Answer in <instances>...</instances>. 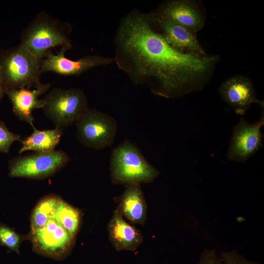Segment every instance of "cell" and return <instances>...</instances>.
<instances>
[{"label":"cell","instance_id":"obj_1","mask_svg":"<svg viewBox=\"0 0 264 264\" xmlns=\"http://www.w3.org/2000/svg\"><path fill=\"white\" fill-rule=\"evenodd\" d=\"M117 41L120 58H124V63L129 64L123 69L132 70L135 83L153 80L156 85L152 91L166 97L181 93L187 84L207 71L216 59L174 49L152 29L148 18L138 14L124 19Z\"/></svg>","mask_w":264,"mask_h":264},{"label":"cell","instance_id":"obj_2","mask_svg":"<svg viewBox=\"0 0 264 264\" xmlns=\"http://www.w3.org/2000/svg\"><path fill=\"white\" fill-rule=\"evenodd\" d=\"M71 25L45 11L39 13L21 33L20 45L42 60L44 53L55 46H72Z\"/></svg>","mask_w":264,"mask_h":264},{"label":"cell","instance_id":"obj_3","mask_svg":"<svg viewBox=\"0 0 264 264\" xmlns=\"http://www.w3.org/2000/svg\"><path fill=\"white\" fill-rule=\"evenodd\" d=\"M111 182L125 186L132 183H150L159 176V172L151 165L137 146L129 139L114 148L110 163Z\"/></svg>","mask_w":264,"mask_h":264},{"label":"cell","instance_id":"obj_4","mask_svg":"<svg viewBox=\"0 0 264 264\" xmlns=\"http://www.w3.org/2000/svg\"><path fill=\"white\" fill-rule=\"evenodd\" d=\"M41 60L20 44L0 47V78L5 90L31 88L41 81Z\"/></svg>","mask_w":264,"mask_h":264},{"label":"cell","instance_id":"obj_5","mask_svg":"<svg viewBox=\"0 0 264 264\" xmlns=\"http://www.w3.org/2000/svg\"><path fill=\"white\" fill-rule=\"evenodd\" d=\"M44 100V112L56 128L63 129L75 123L88 108L84 92L76 88H50Z\"/></svg>","mask_w":264,"mask_h":264},{"label":"cell","instance_id":"obj_6","mask_svg":"<svg viewBox=\"0 0 264 264\" xmlns=\"http://www.w3.org/2000/svg\"><path fill=\"white\" fill-rule=\"evenodd\" d=\"M75 123L77 138L86 147L100 150L111 146L115 140L116 120L95 109L88 107Z\"/></svg>","mask_w":264,"mask_h":264},{"label":"cell","instance_id":"obj_7","mask_svg":"<svg viewBox=\"0 0 264 264\" xmlns=\"http://www.w3.org/2000/svg\"><path fill=\"white\" fill-rule=\"evenodd\" d=\"M69 159L65 152L56 150L19 155L9 161V176L30 179L46 178L63 168Z\"/></svg>","mask_w":264,"mask_h":264},{"label":"cell","instance_id":"obj_8","mask_svg":"<svg viewBox=\"0 0 264 264\" xmlns=\"http://www.w3.org/2000/svg\"><path fill=\"white\" fill-rule=\"evenodd\" d=\"M31 238L37 252L60 259L69 254L75 237L54 220L50 219L42 228L31 231Z\"/></svg>","mask_w":264,"mask_h":264},{"label":"cell","instance_id":"obj_9","mask_svg":"<svg viewBox=\"0 0 264 264\" xmlns=\"http://www.w3.org/2000/svg\"><path fill=\"white\" fill-rule=\"evenodd\" d=\"M264 125V113L254 123L241 118L233 129L227 153L228 159L243 163L253 156L263 145L261 129Z\"/></svg>","mask_w":264,"mask_h":264},{"label":"cell","instance_id":"obj_10","mask_svg":"<svg viewBox=\"0 0 264 264\" xmlns=\"http://www.w3.org/2000/svg\"><path fill=\"white\" fill-rule=\"evenodd\" d=\"M72 46L61 47L57 54L51 49L47 51L41 61L40 72H52L63 75H79L87 70L100 66L110 64L113 59L99 55H88L77 60L66 58L65 52Z\"/></svg>","mask_w":264,"mask_h":264},{"label":"cell","instance_id":"obj_11","mask_svg":"<svg viewBox=\"0 0 264 264\" xmlns=\"http://www.w3.org/2000/svg\"><path fill=\"white\" fill-rule=\"evenodd\" d=\"M51 86L49 83L40 82L33 89L21 88L5 90V94L12 103L15 115L20 120L30 124L33 129L35 127L32 111L36 109H43L44 100L39 99V97L47 92Z\"/></svg>","mask_w":264,"mask_h":264},{"label":"cell","instance_id":"obj_12","mask_svg":"<svg viewBox=\"0 0 264 264\" xmlns=\"http://www.w3.org/2000/svg\"><path fill=\"white\" fill-rule=\"evenodd\" d=\"M220 93L223 100L239 115H243L253 103L263 106L256 97L251 82L244 76H236L224 81L220 88Z\"/></svg>","mask_w":264,"mask_h":264},{"label":"cell","instance_id":"obj_13","mask_svg":"<svg viewBox=\"0 0 264 264\" xmlns=\"http://www.w3.org/2000/svg\"><path fill=\"white\" fill-rule=\"evenodd\" d=\"M109 240L117 251H134L143 242L141 231L127 221L117 208L108 223Z\"/></svg>","mask_w":264,"mask_h":264},{"label":"cell","instance_id":"obj_14","mask_svg":"<svg viewBox=\"0 0 264 264\" xmlns=\"http://www.w3.org/2000/svg\"><path fill=\"white\" fill-rule=\"evenodd\" d=\"M158 22L163 30V38L173 48L199 56L204 54L195 33L161 14L158 17Z\"/></svg>","mask_w":264,"mask_h":264},{"label":"cell","instance_id":"obj_15","mask_svg":"<svg viewBox=\"0 0 264 264\" xmlns=\"http://www.w3.org/2000/svg\"><path fill=\"white\" fill-rule=\"evenodd\" d=\"M125 186L117 208L130 223L143 225L147 220V206L141 184L132 183Z\"/></svg>","mask_w":264,"mask_h":264},{"label":"cell","instance_id":"obj_16","mask_svg":"<svg viewBox=\"0 0 264 264\" xmlns=\"http://www.w3.org/2000/svg\"><path fill=\"white\" fill-rule=\"evenodd\" d=\"M161 14L195 33L203 25V18L199 10L188 0L168 2Z\"/></svg>","mask_w":264,"mask_h":264},{"label":"cell","instance_id":"obj_17","mask_svg":"<svg viewBox=\"0 0 264 264\" xmlns=\"http://www.w3.org/2000/svg\"><path fill=\"white\" fill-rule=\"evenodd\" d=\"M28 136L20 141L22 146L19 153L25 151L34 153H46L52 151L59 144L63 135V129L56 128L52 130H39L36 128Z\"/></svg>","mask_w":264,"mask_h":264},{"label":"cell","instance_id":"obj_18","mask_svg":"<svg viewBox=\"0 0 264 264\" xmlns=\"http://www.w3.org/2000/svg\"><path fill=\"white\" fill-rule=\"evenodd\" d=\"M52 219L54 220L72 236L75 237L80 227L82 215L77 208L62 199Z\"/></svg>","mask_w":264,"mask_h":264},{"label":"cell","instance_id":"obj_19","mask_svg":"<svg viewBox=\"0 0 264 264\" xmlns=\"http://www.w3.org/2000/svg\"><path fill=\"white\" fill-rule=\"evenodd\" d=\"M61 200L56 196L50 195L38 202L31 216V231L42 228L52 219Z\"/></svg>","mask_w":264,"mask_h":264},{"label":"cell","instance_id":"obj_20","mask_svg":"<svg viewBox=\"0 0 264 264\" xmlns=\"http://www.w3.org/2000/svg\"><path fill=\"white\" fill-rule=\"evenodd\" d=\"M0 242L10 249L19 252L20 237L14 231L7 226L0 225Z\"/></svg>","mask_w":264,"mask_h":264},{"label":"cell","instance_id":"obj_21","mask_svg":"<svg viewBox=\"0 0 264 264\" xmlns=\"http://www.w3.org/2000/svg\"><path fill=\"white\" fill-rule=\"evenodd\" d=\"M21 140L20 134L12 132L5 124L0 120V153H8L14 142Z\"/></svg>","mask_w":264,"mask_h":264},{"label":"cell","instance_id":"obj_22","mask_svg":"<svg viewBox=\"0 0 264 264\" xmlns=\"http://www.w3.org/2000/svg\"><path fill=\"white\" fill-rule=\"evenodd\" d=\"M223 264H259L245 259L239 255L236 250L228 252H222L221 254Z\"/></svg>","mask_w":264,"mask_h":264},{"label":"cell","instance_id":"obj_23","mask_svg":"<svg viewBox=\"0 0 264 264\" xmlns=\"http://www.w3.org/2000/svg\"><path fill=\"white\" fill-rule=\"evenodd\" d=\"M198 264H223L215 250H205L201 255Z\"/></svg>","mask_w":264,"mask_h":264},{"label":"cell","instance_id":"obj_24","mask_svg":"<svg viewBox=\"0 0 264 264\" xmlns=\"http://www.w3.org/2000/svg\"><path fill=\"white\" fill-rule=\"evenodd\" d=\"M5 94V88L0 78V101L3 98L4 95Z\"/></svg>","mask_w":264,"mask_h":264}]
</instances>
